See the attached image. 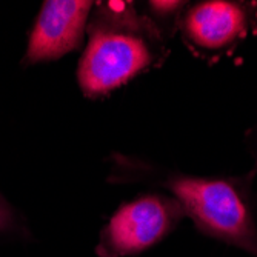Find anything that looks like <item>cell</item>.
<instances>
[{
  "mask_svg": "<svg viewBox=\"0 0 257 257\" xmlns=\"http://www.w3.org/2000/svg\"><path fill=\"white\" fill-rule=\"evenodd\" d=\"M168 186L183 213L203 232L257 257V225L234 183L222 179L176 177Z\"/></svg>",
  "mask_w": 257,
  "mask_h": 257,
  "instance_id": "6da1fadb",
  "label": "cell"
},
{
  "mask_svg": "<svg viewBox=\"0 0 257 257\" xmlns=\"http://www.w3.org/2000/svg\"><path fill=\"white\" fill-rule=\"evenodd\" d=\"M151 63L148 45L137 36L97 30L89 37L79 63V83L86 96L119 88Z\"/></svg>",
  "mask_w": 257,
  "mask_h": 257,
  "instance_id": "7a4b0ae2",
  "label": "cell"
},
{
  "mask_svg": "<svg viewBox=\"0 0 257 257\" xmlns=\"http://www.w3.org/2000/svg\"><path fill=\"white\" fill-rule=\"evenodd\" d=\"M176 199L145 196L119 208L102 231L97 254L120 257L140 252L165 237L183 216Z\"/></svg>",
  "mask_w": 257,
  "mask_h": 257,
  "instance_id": "3957f363",
  "label": "cell"
},
{
  "mask_svg": "<svg viewBox=\"0 0 257 257\" xmlns=\"http://www.w3.org/2000/svg\"><path fill=\"white\" fill-rule=\"evenodd\" d=\"M92 2L86 0H48L33 28L27 62L37 63L59 59L76 50L88 20Z\"/></svg>",
  "mask_w": 257,
  "mask_h": 257,
  "instance_id": "277c9868",
  "label": "cell"
},
{
  "mask_svg": "<svg viewBox=\"0 0 257 257\" xmlns=\"http://www.w3.org/2000/svg\"><path fill=\"white\" fill-rule=\"evenodd\" d=\"M246 31V14L242 7L225 0H211L193 7L185 16L183 33L203 50H223Z\"/></svg>",
  "mask_w": 257,
  "mask_h": 257,
  "instance_id": "5b68a950",
  "label": "cell"
},
{
  "mask_svg": "<svg viewBox=\"0 0 257 257\" xmlns=\"http://www.w3.org/2000/svg\"><path fill=\"white\" fill-rule=\"evenodd\" d=\"M17 228V219L13 208L0 194V232H11Z\"/></svg>",
  "mask_w": 257,
  "mask_h": 257,
  "instance_id": "8992f818",
  "label": "cell"
},
{
  "mask_svg": "<svg viewBox=\"0 0 257 257\" xmlns=\"http://www.w3.org/2000/svg\"><path fill=\"white\" fill-rule=\"evenodd\" d=\"M180 5L182 4H179V2H151V7L154 10H157L159 13L160 11H168V13H171V11L177 10Z\"/></svg>",
  "mask_w": 257,
  "mask_h": 257,
  "instance_id": "52a82bcc",
  "label": "cell"
}]
</instances>
